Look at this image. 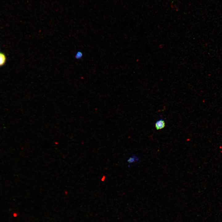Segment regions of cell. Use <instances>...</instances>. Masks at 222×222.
I'll use <instances>...</instances> for the list:
<instances>
[{
    "label": "cell",
    "mask_w": 222,
    "mask_h": 222,
    "mask_svg": "<svg viewBox=\"0 0 222 222\" xmlns=\"http://www.w3.org/2000/svg\"><path fill=\"white\" fill-rule=\"evenodd\" d=\"M165 126V120L163 119H160L157 121L155 123V127L157 130L163 129Z\"/></svg>",
    "instance_id": "1"
},
{
    "label": "cell",
    "mask_w": 222,
    "mask_h": 222,
    "mask_svg": "<svg viewBox=\"0 0 222 222\" xmlns=\"http://www.w3.org/2000/svg\"><path fill=\"white\" fill-rule=\"evenodd\" d=\"M6 57L4 55L0 53V66L2 65L5 63Z\"/></svg>",
    "instance_id": "2"
},
{
    "label": "cell",
    "mask_w": 222,
    "mask_h": 222,
    "mask_svg": "<svg viewBox=\"0 0 222 222\" xmlns=\"http://www.w3.org/2000/svg\"><path fill=\"white\" fill-rule=\"evenodd\" d=\"M139 160L138 158L135 156H133L130 158L128 160V162L130 163H133L136 161Z\"/></svg>",
    "instance_id": "3"
},
{
    "label": "cell",
    "mask_w": 222,
    "mask_h": 222,
    "mask_svg": "<svg viewBox=\"0 0 222 222\" xmlns=\"http://www.w3.org/2000/svg\"><path fill=\"white\" fill-rule=\"evenodd\" d=\"M83 56L82 52L81 51H79L76 53L75 55V57L76 59H80L82 58Z\"/></svg>",
    "instance_id": "4"
}]
</instances>
